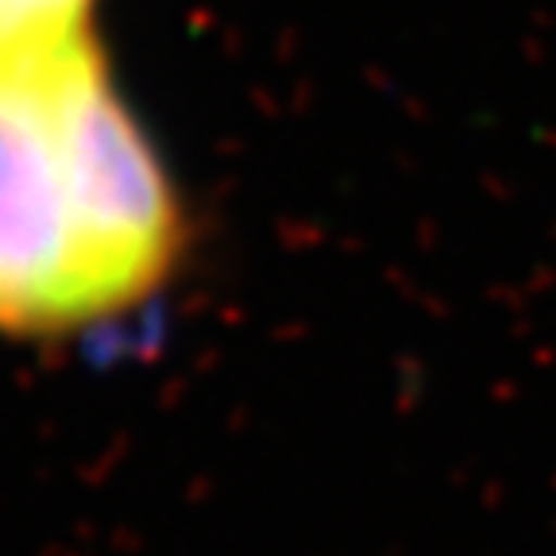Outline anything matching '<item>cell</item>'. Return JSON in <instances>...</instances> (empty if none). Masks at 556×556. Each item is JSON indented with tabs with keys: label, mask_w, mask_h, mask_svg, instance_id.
<instances>
[{
	"label": "cell",
	"mask_w": 556,
	"mask_h": 556,
	"mask_svg": "<svg viewBox=\"0 0 556 556\" xmlns=\"http://www.w3.org/2000/svg\"><path fill=\"white\" fill-rule=\"evenodd\" d=\"M97 0H0V66L93 31Z\"/></svg>",
	"instance_id": "2"
},
{
	"label": "cell",
	"mask_w": 556,
	"mask_h": 556,
	"mask_svg": "<svg viewBox=\"0 0 556 556\" xmlns=\"http://www.w3.org/2000/svg\"><path fill=\"white\" fill-rule=\"evenodd\" d=\"M182 255L178 186L93 31L0 66V337L121 321Z\"/></svg>",
	"instance_id": "1"
}]
</instances>
